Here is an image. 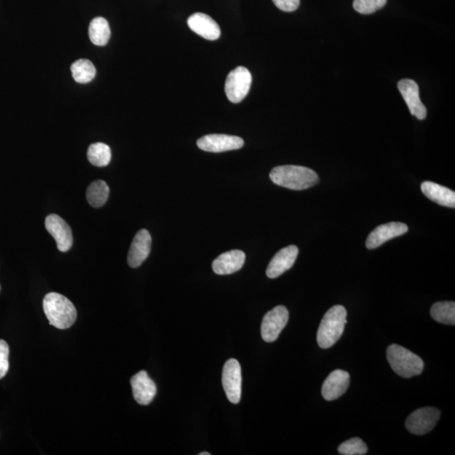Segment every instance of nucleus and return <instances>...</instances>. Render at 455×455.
Listing matches in <instances>:
<instances>
[{"mask_svg":"<svg viewBox=\"0 0 455 455\" xmlns=\"http://www.w3.org/2000/svg\"><path fill=\"white\" fill-rule=\"evenodd\" d=\"M269 176L274 184L295 191L312 188L319 183L315 171L299 165L277 166L272 170Z\"/></svg>","mask_w":455,"mask_h":455,"instance_id":"1","label":"nucleus"},{"mask_svg":"<svg viewBox=\"0 0 455 455\" xmlns=\"http://www.w3.org/2000/svg\"><path fill=\"white\" fill-rule=\"evenodd\" d=\"M44 310L50 324L60 329L71 327L77 318L72 302L58 292H50L44 297Z\"/></svg>","mask_w":455,"mask_h":455,"instance_id":"2","label":"nucleus"},{"mask_svg":"<svg viewBox=\"0 0 455 455\" xmlns=\"http://www.w3.org/2000/svg\"><path fill=\"white\" fill-rule=\"evenodd\" d=\"M347 310L342 305L329 309L320 322L317 332V342L320 348L327 349L336 344L344 332Z\"/></svg>","mask_w":455,"mask_h":455,"instance_id":"3","label":"nucleus"},{"mask_svg":"<svg viewBox=\"0 0 455 455\" xmlns=\"http://www.w3.org/2000/svg\"><path fill=\"white\" fill-rule=\"evenodd\" d=\"M387 359L394 372L403 378L419 375L424 369V361L419 356L397 344L388 347Z\"/></svg>","mask_w":455,"mask_h":455,"instance_id":"4","label":"nucleus"},{"mask_svg":"<svg viewBox=\"0 0 455 455\" xmlns=\"http://www.w3.org/2000/svg\"><path fill=\"white\" fill-rule=\"evenodd\" d=\"M252 83V73L245 67H238L232 71L227 76L225 94L233 103L242 101L250 89Z\"/></svg>","mask_w":455,"mask_h":455,"instance_id":"5","label":"nucleus"},{"mask_svg":"<svg viewBox=\"0 0 455 455\" xmlns=\"http://www.w3.org/2000/svg\"><path fill=\"white\" fill-rule=\"evenodd\" d=\"M289 310L282 305L277 306L265 315L261 327L263 340L267 342H275L289 322Z\"/></svg>","mask_w":455,"mask_h":455,"instance_id":"6","label":"nucleus"},{"mask_svg":"<svg viewBox=\"0 0 455 455\" xmlns=\"http://www.w3.org/2000/svg\"><path fill=\"white\" fill-rule=\"evenodd\" d=\"M439 419L440 411L436 408H421L407 417V429L412 434L424 435L434 429Z\"/></svg>","mask_w":455,"mask_h":455,"instance_id":"7","label":"nucleus"},{"mask_svg":"<svg viewBox=\"0 0 455 455\" xmlns=\"http://www.w3.org/2000/svg\"><path fill=\"white\" fill-rule=\"evenodd\" d=\"M223 387L229 401L233 404H238L241 398V368L236 359L228 360L223 369Z\"/></svg>","mask_w":455,"mask_h":455,"instance_id":"8","label":"nucleus"},{"mask_svg":"<svg viewBox=\"0 0 455 455\" xmlns=\"http://www.w3.org/2000/svg\"><path fill=\"white\" fill-rule=\"evenodd\" d=\"M197 145L204 151L222 153L240 150L244 146V140L240 137L226 134H210L199 138Z\"/></svg>","mask_w":455,"mask_h":455,"instance_id":"9","label":"nucleus"},{"mask_svg":"<svg viewBox=\"0 0 455 455\" xmlns=\"http://www.w3.org/2000/svg\"><path fill=\"white\" fill-rule=\"evenodd\" d=\"M46 229L52 235L57 243L60 252H66L73 245V235L71 228L61 217L57 215H50L46 218Z\"/></svg>","mask_w":455,"mask_h":455,"instance_id":"10","label":"nucleus"},{"mask_svg":"<svg viewBox=\"0 0 455 455\" xmlns=\"http://www.w3.org/2000/svg\"><path fill=\"white\" fill-rule=\"evenodd\" d=\"M398 89L407 102L411 114L419 120H424L426 117V109L420 99L419 87L416 82L410 78H405L398 83Z\"/></svg>","mask_w":455,"mask_h":455,"instance_id":"11","label":"nucleus"},{"mask_svg":"<svg viewBox=\"0 0 455 455\" xmlns=\"http://www.w3.org/2000/svg\"><path fill=\"white\" fill-rule=\"evenodd\" d=\"M408 226L401 222H392L379 225L371 232L366 240V247L371 250L378 248L389 240L406 234Z\"/></svg>","mask_w":455,"mask_h":455,"instance_id":"12","label":"nucleus"},{"mask_svg":"<svg viewBox=\"0 0 455 455\" xmlns=\"http://www.w3.org/2000/svg\"><path fill=\"white\" fill-rule=\"evenodd\" d=\"M349 384V374L344 370H334L323 383L322 397L327 401L337 400L346 393Z\"/></svg>","mask_w":455,"mask_h":455,"instance_id":"13","label":"nucleus"},{"mask_svg":"<svg viewBox=\"0 0 455 455\" xmlns=\"http://www.w3.org/2000/svg\"><path fill=\"white\" fill-rule=\"evenodd\" d=\"M131 385L133 397L140 405H150L154 400L157 393L156 384L148 375L146 371L142 370L133 376Z\"/></svg>","mask_w":455,"mask_h":455,"instance_id":"14","label":"nucleus"},{"mask_svg":"<svg viewBox=\"0 0 455 455\" xmlns=\"http://www.w3.org/2000/svg\"><path fill=\"white\" fill-rule=\"evenodd\" d=\"M152 238L147 230L138 231L133 240L128 257L130 267L137 268L140 267L150 253Z\"/></svg>","mask_w":455,"mask_h":455,"instance_id":"15","label":"nucleus"},{"mask_svg":"<svg viewBox=\"0 0 455 455\" xmlns=\"http://www.w3.org/2000/svg\"><path fill=\"white\" fill-rule=\"evenodd\" d=\"M299 255V248L290 245L280 250L271 260L267 268L269 278H277L294 266Z\"/></svg>","mask_w":455,"mask_h":455,"instance_id":"16","label":"nucleus"},{"mask_svg":"<svg viewBox=\"0 0 455 455\" xmlns=\"http://www.w3.org/2000/svg\"><path fill=\"white\" fill-rule=\"evenodd\" d=\"M188 24L195 34L207 40L215 41L220 39L221 30L218 23L210 16L203 13H195L190 16Z\"/></svg>","mask_w":455,"mask_h":455,"instance_id":"17","label":"nucleus"},{"mask_svg":"<svg viewBox=\"0 0 455 455\" xmlns=\"http://www.w3.org/2000/svg\"><path fill=\"white\" fill-rule=\"evenodd\" d=\"M245 254L242 250H233L223 253L213 262V270L218 275H230L244 266Z\"/></svg>","mask_w":455,"mask_h":455,"instance_id":"18","label":"nucleus"},{"mask_svg":"<svg viewBox=\"0 0 455 455\" xmlns=\"http://www.w3.org/2000/svg\"><path fill=\"white\" fill-rule=\"evenodd\" d=\"M421 190L426 198L439 205L452 208L455 207V193L451 189L437 183L424 182L421 185Z\"/></svg>","mask_w":455,"mask_h":455,"instance_id":"19","label":"nucleus"},{"mask_svg":"<svg viewBox=\"0 0 455 455\" xmlns=\"http://www.w3.org/2000/svg\"><path fill=\"white\" fill-rule=\"evenodd\" d=\"M89 36L93 44L100 46L108 44L111 37L108 21L103 17L93 19L89 27Z\"/></svg>","mask_w":455,"mask_h":455,"instance_id":"20","label":"nucleus"},{"mask_svg":"<svg viewBox=\"0 0 455 455\" xmlns=\"http://www.w3.org/2000/svg\"><path fill=\"white\" fill-rule=\"evenodd\" d=\"M110 189L104 180H98L92 183L87 189L86 198L92 207L101 208L108 201Z\"/></svg>","mask_w":455,"mask_h":455,"instance_id":"21","label":"nucleus"},{"mask_svg":"<svg viewBox=\"0 0 455 455\" xmlns=\"http://www.w3.org/2000/svg\"><path fill=\"white\" fill-rule=\"evenodd\" d=\"M431 317L439 323L455 324V303L452 301L437 302L431 306Z\"/></svg>","mask_w":455,"mask_h":455,"instance_id":"22","label":"nucleus"},{"mask_svg":"<svg viewBox=\"0 0 455 455\" xmlns=\"http://www.w3.org/2000/svg\"><path fill=\"white\" fill-rule=\"evenodd\" d=\"M73 80L78 83H87L94 80L96 69L90 60L80 59L71 66Z\"/></svg>","mask_w":455,"mask_h":455,"instance_id":"23","label":"nucleus"},{"mask_svg":"<svg viewBox=\"0 0 455 455\" xmlns=\"http://www.w3.org/2000/svg\"><path fill=\"white\" fill-rule=\"evenodd\" d=\"M87 157L93 165L97 167L108 165L111 160V148L103 143H93L88 148Z\"/></svg>","mask_w":455,"mask_h":455,"instance_id":"24","label":"nucleus"},{"mask_svg":"<svg viewBox=\"0 0 455 455\" xmlns=\"http://www.w3.org/2000/svg\"><path fill=\"white\" fill-rule=\"evenodd\" d=\"M338 452L342 455H364L368 452V447L361 439L354 438L342 443Z\"/></svg>","mask_w":455,"mask_h":455,"instance_id":"25","label":"nucleus"},{"mask_svg":"<svg viewBox=\"0 0 455 455\" xmlns=\"http://www.w3.org/2000/svg\"><path fill=\"white\" fill-rule=\"evenodd\" d=\"M387 0H354V8L357 12L363 15H369L387 4Z\"/></svg>","mask_w":455,"mask_h":455,"instance_id":"26","label":"nucleus"},{"mask_svg":"<svg viewBox=\"0 0 455 455\" xmlns=\"http://www.w3.org/2000/svg\"><path fill=\"white\" fill-rule=\"evenodd\" d=\"M9 348L7 342L0 340V379L6 375L9 370Z\"/></svg>","mask_w":455,"mask_h":455,"instance_id":"27","label":"nucleus"},{"mask_svg":"<svg viewBox=\"0 0 455 455\" xmlns=\"http://www.w3.org/2000/svg\"><path fill=\"white\" fill-rule=\"evenodd\" d=\"M274 4L285 12H292L299 8L300 0H272Z\"/></svg>","mask_w":455,"mask_h":455,"instance_id":"28","label":"nucleus"},{"mask_svg":"<svg viewBox=\"0 0 455 455\" xmlns=\"http://www.w3.org/2000/svg\"><path fill=\"white\" fill-rule=\"evenodd\" d=\"M199 455H210V454L208 453V452H202V453L199 454Z\"/></svg>","mask_w":455,"mask_h":455,"instance_id":"29","label":"nucleus"},{"mask_svg":"<svg viewBox=\"0 0 455 455\" xmlns=\"http://www.w3.org/2000/svg\"><path fill=\"white\" fill-rule=\"evenodd\" d=\"M0 290H1V287H0Z\"/></svg>","mask_w":455,"mask_h":455,"instance_id":"30","label":"nucleus"}]
</instances>
